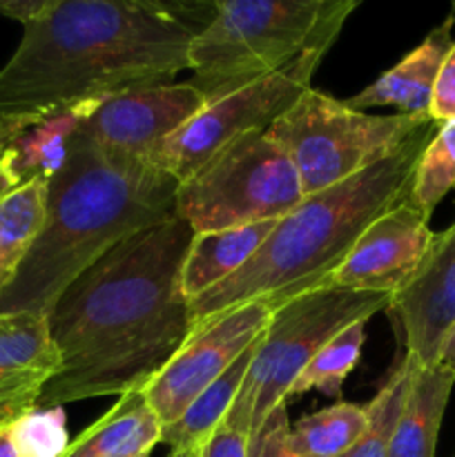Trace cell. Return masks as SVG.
I'll list each match as a JSON object with an SVG mask.
<instances>
[{
	"label": "cell",
	"mask_w": 455,
	"mask_h": 457,
	"mask_svg": "<svg viewBox=\"0 0 455 457\" xmlns=\"http://www.w3.org/2000/svg\"><path fill=\"white\" fill-rule=\"evenodd\" d=\"M192 237L177 214L116 244L62 290L45 315L61 370L36 406L143 391L172 360L192 328L181 290Z\"/></svg>",
	"instance_id": "cell-1"
},
{
	"label": "cell",
	"mask_w": 455,
	"mask_h": 457,
	"mask_svg": "<svg viewBox=\"0 0 455 457\" xmlns=\"http://www.w3.org/2000/svg\"><path fill=\"white\" fill-rule=\"evenodd\" d=\"M214 3L54 0L0 67V114L45 116L172 83Z\"/></svg>",
	"instance_id": "cell-2"
},
{
	"label": "cell",
	"mask_w": 455,
	"mask_h": 457,
	"mask_svg": "<svg viewBox=\"0 0 455 457\" xmlns=\"http://www.w3.org/2000/svg\"><path fill=\"white\" fill-rule=\"evenodd\" d=\"M178 181L150 163L107 154L74 137L47 181V217L0 312L47 315L62 290L116 244L177 217Z\"/></svg>",
	"instance_id": "cell-3"
},
{
	"label": "cell",
	"mask_w": 455,
	"mask_h": 457,
	"mask_svg": "<svg viewBox=\"0 0 455 457\" xmlns=\"http://www.w3.org/2000/svg\"><path fill=\"white\" fill-rule=\"evenodd\" d=\"M437 128V120H428L397 154L306 196L277 221L257 254L235 277L192 299V328L250 302L279 308L288 299L324 286L366 228L409 199L415 165Z\"/></svg>",
	"instance_id": "cell-4"
},
{
	"label": "cell",
	"mask_w": 455,
	"mask_h": 457,
	"mask_svg": "<svg viewBox=\"0 0 455 457\" xmlns=\"http://www.w3.org/2000/svg\"><path fill=\"white\" fill-rule=\"evenodd\" d=\"M357 0H221L190 47L205 98L275 74L308 52H328Z\"/></svg>",
	"instance_id": "cell-5"
},
{
	"label": "cell",
	"mask_w": 455,
	"mask_h": 457,
	"mask_svg": "<svg viewBox=\"0 0 455 457\" xmlns=\"http://www.w3.org/2000/svg\"><path fill=\"white\" fill-rule=\"evenodd\" d=\"M393 295L317 286L275 308L259 335L235 406L223 424L248 433L261 428L268 415L288 404V393L308 361L348 326L370 321L388 311Z\"/></svg>",
	"instance_id": "cell-6"
},
{
	"label": "cell",
	"mask_w": 455,
	"mask_h": 457,
	"mask_svg": "<svg viewBox=\"0 0 455 457\" xmlns=\"http://www.w3.org/2000/svg\"><path fill=\"white\" fill-rule=\"evenodd\" d=\"M431 116H375L310 87L268 128L302 181L303 196L324 192L397 154Z\"/></svg>",
	"instance_id": "cell-7"
},
{
	"label": "cell",
	"mask_w": 455,
	"mask_h": 457,
	"mask_svg": "<svg viewBox=\"0 0 455 457\" xmlns=\"http://www.w3.org/2000/svg\"><path fill=\"white\" fill-rule=\"evenodd\" d=\"M303 199L290 156L268 129H259L178 183L177 214L194 232H217L281 219Z\"/></svg>",
	"instance_id": "cell-8"
},
{
	"label": "cell",
	"mask_w": 455,
	"mask_h": 457,
	"mask_svg": "<svg viewBox=\"0 0 455 457\" xmlns=\"http://www.w3.org/2000/svg\"><path fill=\"white\" fill-rule=\"evenodd\" d=\"M321 58L324 52H308L275 74L208 98L203 110L156 147L150 165L178 183L186 181L232 141L268 129L285 114L312 87V74Z\"/></svg>",
	"instance_id": "cell-9"
},
{
	"label": "cell",
	"mask_w": 455,
	"mask_h": 457,
	"mask_svg": "<svg viewBox=\"0 0 455 457\" xmlns=\"http://www.w3.org/2000/svg\"><path fill=\"white\" fill-rule=\"evenodd\" d=\"M275 306L250 302L205 324L194 326L172 360L145 384L143 395L163 427L217 382L254 342L270 321Z\"/></svg>",
	"instance_id": "cell-10"
},
{
	"label": "cell",
	"mask_w": 455,
	"mask_h": 457,
	"mask_svg": "<svg viewBox=\"0 0 455 457\" xmlns=\"http://www.w3.org/2000/svg\"><path fill=\"white\" fill-rule=\"evenodd\" d=\"M205 101L192 80L129 89L80 107L76 137L107 154L150 163L156 147L203 110Z\"/></svg>",
	"instance_id": "cell-11"
},
{
	"label": "cell",
	"mask_w": 455,
	"mask_h": 457,
	"mask_svg": "<svg viewBox=\"0 0 455 457\" xmlns=\"http://www.w3.org/2000/svg\"><path fill=\"white\" fill-rule=\"evenodd\" d=\"M431 219L409 199L375 219L326 286L395 297L418 272L433 244Z\"/></svg>",
	"instance_id": "cell-12"
},
{
	"label": "cell",
	"mask_w": 455,
	"mask_h": 457,
	"mask_svg": "<svg viewBox=\"0 0 455 457\" xmlns=\"http://www.w3.org/2000/svg\"><path fill=\"white\" fill-rule=\"evenodd\" d=\"M388 311L401 328L406 355L437 364L446 333L455 324V221L435 232L413 279L393 297Z\"/></svg>",
	"instance_id": "cell-13"
},
{
	"label": "cell",
	"mask_w": 455,
	"mask_h": 457,
	"mask_svg": "<svg viewBox=\"0 0 455 457\" xmlns=\"http://www.w3.org/2000/svg\"><path fill=\"white\" fill-rule=\"evenodd\" d=\"M61 370L47 317L0 312V409L25 413Z\"/></svg>",
	"instance_id": "cell-14"
},
{
	"label": "cell",
	"mask_w": 455,
	"mask_h": 457,
	"mask_svg": "<svg viewBox=\"0 0 455 457\" xmlns=\"http://www.w3.org/2000/svg\"><path fill=\"white\" fill-rule=\"evenodd\" d=\"M453 25L455 12L449 13L442 25L428 31L426 38L418 47L410 49L395 67L384 71L375 83L348 98L346 105L360 112L361 107L388 105L395 107L397 114L428 116L437 74H440L442 62L455 40Z\"/></svg>",
	"instance_id": "cell-15"
},
{
	"label": "cell",
	"mask_w": 455,
	"mask_h": 457,
	"mask_svg": "<svg viewBox=\"0 0 455 457\" xmlns=\"http://www.w3.org/2000/svg\"><path fill=\"white\" fill-rule=\"evenodd\" d=\"M277 221L279 219L217 232H194L181 268V290L187 302L235 277L257 254Z\"/></svg>",
	"instance_id": "cell-16"
},
{
	"label": "cell",
	"mask_w": 455,
	"mask_h": 457,
	"mask_svg": "<svg viewBox=\"0 0 455 457\" xmlns=\"http://www.w3.org/2000/svg\"><path fill=\"white\" fill-rule=\"evenodd\" d=\"M161 436L163 424L143 391H132L70 442L62 457H141L161 445Z\"/></svg>",
	"instance_id": "cell-17"
},
{
	"label": "cell",
	"mask_w": 455,
	"mask_h": 457,
	"mask_svg": "<svg viewBox=\"0 0 455 457\" xmlns=\"http://www.w3.org/2000/svg\"><path fill=\"white\" fill-rule=\"evenodd\" d=\"M453 384L455 373L444 366H415L388 457H435L437 436Z\"/></svg>",
	"instance_id": "cell-18"
},
{
	"label": "cell",
	"mask_w": 455,
	"mask_h": 457,
	"mask_svg": "<svg viewBox=\"0 0 455 457\" xmlns=\"http://www.w3.org/2000/svg\"><path fill=\"white\" fill-rule=\"evenodd\" d=\"M80 107L45 116L21 134L0 156V192H9L31 179H52L65 163L76 137Z\"/></svg>",
	"instance_id": "cell-19"
},
{
	"label": "cell",
	"mask_w": 455,
	"mask_h": 457,
	"mask_svg": "<svg viewBox=\"0 0 455 457\" xmlns=\"http://www.w3.org/2000/svg\"><path fill=\"white\" fill-rule=\"evenodd\" d=\"M47 217V179L0 195V293L16 279Z\"/></svg>",
	"instance_id": "cell-20"
},
{
	"label": "cell",
	"mask_w": 455,
	"mask_h": 457,
	"mask_svg": "<svg viewBox=\"0 0 455 457\" xmlns=\"http://www.w3.org/2000/svg\"><path fill=\"white\" fill-rule=\"evenodd\" d=\"M259 342V337H257ZM257 342L221 375L214 384H210L190 406L181 413V418L163 427L161 445H168L170 451H199L203 442L217 431L235 406L236 395L241 391L245 373Z\"/></svg>",
	"instance_id": "cell-21"
},
{
	"label": "cell",
	"mask_w": 455,
	"mask_h": 457,
	"mask_svg": "<svg viewBox=\"0 0 455 457\" xmlns=\"http://www.w3.org/2000/svg\"><path fill=\"white\" fill-rule=\"evenodd\" d=\"M368 424L366 406L337 402L290 427V446L306 457H348Z\"/></svg>",
	"instance_id": "cell-22"
},
{
	"label": "cell",
	"mask_w": 455,
	"mask_h": 457,
	"mask_svg": "<svg viewBox=\"0 0 455 457\" xmlns=\"http://www.w3.org/2000/svg\"><path fill=\"white\" fill-rule=\"evenodd\" d=\"M366 339V321L348 326L346 330L330 339L328 344L317 351V355L308 361L306 369L294 379L288 393V400L306 395L310 391H319L324 395H339L343 382L361 357V346Z\"/></svg>",
	"instance_id": "cell-23"
},
{
	"label": "cell",
	"mask_w": 455,
	"mask_h": 457,
	"mask_svg": "<svg viewBox=\"0 0 455 457\" xmlns=\"http://www.w3.org/2000/svg\"><path fill=\"white\" fill-rule=\"evenodd\" d=\"M415 366H418V360L404 353L401 361L391 370L377 395L366 404L368 424L348 457H388V446H391L393 431L404 409Z\"/></svg>",
	"instance_id": "cell-24"
},
{
	"label": "cell",
	"mask_w": 455,
	"mask_h": 457,
	"mask_svg": "<svg viewBox=\"0 0 455 457\" xmlns=\"http://www.w3.org/2000/svg\"><path fill=\"white\" fill-rule=\"evenodd\" d=\"M455 190V120L440 123L415 165L409 201L431 219L446 195Z\"/></svg>",
	"instance_id": "cell-25"
},
{
	"label": "cell",
	"mask_w": 455,
	"mask_h": 457,
	"mask_svg": "<svg viewBox=\"0 0 455 457\" xmlns=\"http://www.w3.org/2000/svg\"><path fill=\"white\" fill-rule=\"evenodd\" d=\"M13 457H62L70 446L62 406H34L4 428Z\"/></svg>",
	"instance_id": "cell-26"
},
{
	"label": "cell",
	"mask_w": 455,
	"mask_h": 457,
	"mask_svg": "<svg viewBox=\"0 0 455 457\" xmlns=\"http://www.w3.org/2000/svg\"><path fill=\"white\" fill-rule=\"evenodd\" d=\"M290 422L285 404L272 411L257 433L250 437L248 457H306L290 446Z\"/></svg>",
	"instance_id": "cell-27"
},
{
	"label": "cell",
	"mask_w": 455,
	"mask_h": 457,
	"mask_svg": "<svg viewBox=\"0 0 455 457\" xmlns=\"http://www.w3.org/2000/svg\"><path fill=\"white\" fill-rule=\"evenodd\" d=\"M428 116L437 123L455 120V40L451 45L449 54H446L444 62H442L440 74H437Z\"/></svg>",
	"instance_id": "cell-28"
},
{
	"label": "cell",
	"mask_w": 455,
	"mask_h": 457,
	"mask_svg": "<svg viewBox=\"0 0 455 457\" xmlns=\"http://www.w3.org/2000/svg\"><path fill=\"white\" fill-rule=\"evenodd\" d=\"M250 449V436L239 431V428L230 427V424H221L203 446L199 449L201 457H248Z\"/></svg>",
	"instance_id": "cell-29"
},
{
	"label": "cell",
	"mask_w": 455,
	"mask_h": 457,
	"mask_svg": "<svg viewBox=\"0 0 455 457\" xmlns=\"http://www.w3.org/2000/svg\"><path fill=\"white\" fill-rule=\"evenodd\" d=\"M52 4L54 0H0V16L21 22L25 27L45 16Z\"/></svg>",
	"instance_id": "cell-30"
},
{
	"label": "cell",
	"mask_w": 455,
	"mask_h": 457,
	"mask_svg": "<svg viewBox=\"0 0 455 457\" xmlns=\"http://www.w3.org/2000/svg\"><path fill=\"white\" fill-rule=\"evenodd\" d=\"M38 120L40 119H36V116L0 114V156H3V152L7 150L25 129H29L31 125H36Z\"/></svg>",
	"instance_id": "cell-31"
},
{
	"label": "cell",
	"mask_w": 455,
	"mask_h": 457,
	"mask_svg": "<svg viewBox=\"0 0 455 457\" xmlns=\"http://www.w3.org/2000/svg\"><path fill=\"white\" fill-rule=\"evenodd\" d=\"M437 364L455 373V324L451 326V330L446 333L444 344H442L440 348V357H437Z\"/></svg>",
	"instance_id": "cell-32"
},
{
	"label": "cell",
	"mask_w": 455,
	"mask_h": 457,
	"mask_svg": "<svg viewBox=\"0 0 455 457\" xmlns=\"http://www.w3.org/2000/svg\"><path fill=\"white\" fill-rule=\"evenodd\" d=\"M16 418H18V413H12V411L0 409V433H3L4 428L9 427V422H12V420H16Z\"/></svg>",
	"instance_id": "cell-33"
},
{
	"label": "cell",
	"mask_w": 455,
	"mask_h": 457,
	"mask_svg": "<svg viewBox=\"0 0 455 457\" xmlns=\"http://www.w3.org/2000/svg\"><path fill=\"white\" fill-rule=\"evenodd\" d=\"M0 457H13V451H12V446H9L4 431L0 433Z\"/></svg>",
	"instance_id": "cell-34"
},
{
	"label": "cell",
	"mask_w": 455,
	"mask_h": 457,
	"mask_svg": "<svg viewBox=\"0 0 455 457\" xmlns=\"http://www.w3.org/2000/svg\"><path fill=\"white\" fill-rule=\"evenodd\" d=\"M168 457H201L199 451H170Z\"/></svg>",
	"instance_id": "cell-35"
},
{
	"label": "cell",
	"mask_w": 455,
	"mask_h": 457,
	"mask_svg": "<svg viewBox=\"0 0 455 457\" xmlns=\"http://www.w3.org/2000/svg\"><path fill=\"white\" fill-rule=\"evenodd\" d=\"M141 457H150V453H147V455H141Z\"/></svg>",
	"instance_id": "cell-36"
},
{
	"label": "cell",
	"mask_w": 455,
	"mask_h": 457,
	"mask_svg": "<svg viewBox=\"0 0 455 457\" xmlns=\"http://www.w3.org/2000/svg\"><path fill=\"white\" fill-rule=\"evenodd\" d=\"M0 195H3V192H0Z\"/></svg>",
	"instance_id": "cell-37"
},
{
	"label": "cell",
	"mask_w": 455,
	"mask_h": 457,
	"mask_svg": "<svg viewBox=\"0 0 455 457\" xmlns=\"http://www.w3.org/2000/svg\"><path fill=\"white\" fill-rule=\"evenodd\" d=\"M453 457H455V453H453Z\"/></svg>",
	"instance_id": "cell-38"
}]
</instances>
